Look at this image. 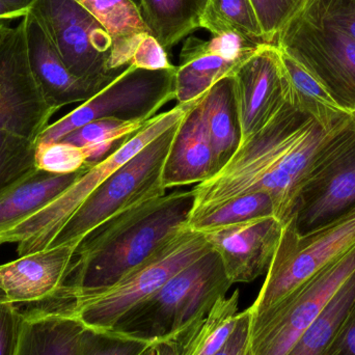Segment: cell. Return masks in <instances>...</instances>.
<instances>
[{
    "label": "cell",
    "mask_w": 355,
    "mask_h": 355,
    "mask_svg": "<svg viewBox=\"0 0 355 355\" xmlns=\"http://www.w3.org/2000/svg\"><path fill=\"white\" fill-rule=\"evenodd\" d=\"M352 120V116L327 130L287 102L261 130L240 144L218 173L192 188L190 217L237 196L264 192L272 200L275 216L285 225L319 151Z\"/></svg>",
    "instance_id": "6da1fadb"
},
{
    "label": "cell",
    "mask_w": 355,
    "mask_h": 355,
    "mask_svg": "<svg viewBox=\"0 0 355 355\" xmlns=\"http://www.w3.org/2000/svg\"><path fill=\"white\" fill-rule=\"evenodd\" d=\"M193 190L175 191L131 207L77 246L62 293L78 295L114 285L188 227Z\"/></svg>",
    "instance_id": "7a4b0ae2"
},
{
    "label": "cell",
    "mask_w": 355,
    "mask_h": 355,
    "mask_svg": "<svg viewBox=\"0 0 355 355\" xmlns=\"http://www.w3.org/2000/svg\"><path fill=\"white\" fill-rule=\"evenodd\" d=\"M232 285L220 257L210 250L133 306L110 331L153 344L170 339L205 318Z\"/></svg>",
    "instance_id": "3957f363"
},
{
    "label": "cell",
    "mask_w": 355,
    "mask_h": 355,
    "mask_svg": "<svg viewBox=\"0 0 355 355\" xmlns=\"http://www.w3.org/2000/svg\"><path fill=\"white\" fill-rule=\"evenodd\" d=\"M210 250L202 232L187 227L114 285L64 296L68 302L62 310L75 315L85 327L110 331L133 306L153 295L171 277Z\"/></svg>",
    "instance_id": "277c9868"
},
{
    "label": "cell",
    "mask_w": 355,
    "mask_h": 355,
    "mask_svg": "<svg viewBox=\"0 0 355 355\" xmlns=\"http://www.w3.org/2000/svg\"><path fill=\"white\" fill-rule=\"evenodd\" d=\"M192 102L177 104L168 112H162L148 121L135 135L107 158L96 166H89L68 189L47 206L27 217L15 227L0 234V245L16 243L19 257L41 252L49 248L56 234L83 202L112 173L135 157L151 141L172 128L185 116Z\"/></svg>",
    "instance_id": "5b68a950"
},
{
    "label": "cell",
    "mask_w": 355,
    "mask_h": 355,
    "mask_svg": "<svg viewBox=\"0 0 355 355\" xmlns=\"http://www.w3.org/2000/svg\"><path fill=\"white\" fill-rule=\"evenodd\" d=\"M181 121L96 188L56 234L48 248H77L89 233L114 215L164 196L166 189L162 185V171Z\"/></svg>",
    "instance_id": "8992f818"
},
{
    "label": "cell",
    "mask_w": 355,
    "mask_h": 355,
    "mask_svg": "<svg viewBox=\"0 0 355 355\" xmlns=\"http://www.w3.org/2000/svg\"><path fill=\"white\" fill-rule=\"evenodd\" d=\"M355 245V207L337 220L300 234L291 220L283 227L266 279L250 306L261 314Z\"/></svg>",
    "instance_id": "52a82bcc"
},
{
    "label": "cell",
    "mask_w": 355,
    "mask_h": 355,
    "mask_svg": "<svg viewBox=\"0 0 355 355\" xmlns=\"http://www.w3.org/2000/svg\"><path fill=\"white\" fill-rule=\"evenodd\" d=\"M355 271V245L277 304L252 315V355H287Z\"/></svg>",
    "instance_id": "ba28073f"
},
{
    "label": "cell",
    "mask_w": 355,
    "mask_h": 355,
    "mask_svg": "<svg viewBox=\"0 0 355 355\" xmlns=\"http://www.w3.org/2000/svg\"><path fill=\"white\" fill-rule=\"evenodd\" d=\"M176 68L145 70L130 64L107 87L52 123L37 144L62 141L69 133L98 120L146 123L175 99Z\"/></svg>",
    "instance_id": "9c48e42d"
},
{
    "label": "cell",
    "mask_w": 355,
    "mask_h": 355,
    "mask_svg": "<svg viewBox=\"0 0 355 355\" xmlns=\"http://www.w3.org/2000/svg\"><path fill=\"white\" fill-rule=\"evenodd\" d=\"M354 207L355 124L352 120L319 151L302 182L290 220L298 233H308L337 220Z\"/></svg>",
    "instance_id": "30bf717a"
},
{
    "label": "cell",
    "mask_w": 355,
    "mask_h": 355,
    "mask_svg": "<svg viewBox=\"0 0 355 355\" xmlns=\"http://www.w3.org/2000/svg\"><path fill=\"white\" fill-rule=\"evenodd\" d=\"M31 12L75 76L110 83L126 70H112V37L77 0H37Z\"/></svg>",
    "instance_id": "8fae6325"
},
{
    "label": "cell",
    "mask_w": 355,
    "mask_h": 355,
    "mask_svg": "<svg viewBox=\"0 0 355 355\" xmlns=\"http://www.w3.org/2000/svg\"><path fill=\"white\" fill-rule=\"evenodd\" d=\"M275 45L300 62L348 112H355V41L300 12L282 29Z\"/></svg>",
    "instance_id": "7c38bea8"
},
{
    "label": "cell",
    "mask_w": 355,
    "mask_h": 355,
    "mask_svg": "<svg viewBox=\"0 0 355 355\" xmlns=\"http://www.w3.org/2000/svg\"><path fill=\"white\" fill-rule=\"evenodd\" d=\"M58 110L48 103L33 78L21 20L0 43V130L37 144Z\"/></svg>",
    "instance_id": "4fadbf2b"
},
{
    "label": "cell",
    "mask_w": 355,
    "mask_h": 355,
    "mask_svg": "<svg viewBox=\"0 0 355 355\" xmlns=\"http://www.w3.org/2000/svg\"><path fill=\"white\" fill-rule=\"evenodd\" d=\"M240 144L263 128L287 103V78L281 51L261 45L233 74Z\"/></svg>",
    "instance_id": "5bb4252c"
},
{
    "label": "cell",
    "mask_w": 355,
    "mask_h": 355,
    "mask_svg": "<svg viewBox=\"0 0 355 355\" xmlns=\"http://www.w3.org/2000/svg\"><path fill=\"white\" fill-rule=\"evenodd\" d=\"M260 46L236 35H213L209 41L186 40L175 77L178 104L184 105L202 97L215 83L233 75Z\"/></svg>",
    "instance_id": "9a60e30c"
},
{
    "label": "cell",
    "mask_w": 355,
    "mask_h": 355,
    "mask_svg": "<svg viewBox=\"0 0 355 355\" xmlns=\"http://www.w3.org/2000/svg\"><path fill=\"white\" fill-rule=\"evenodd\" d=\"M283 227L277 217L267 216L202 233L220 257L232 284L252 283L268 271Z\"/></svg>",
    "instance_id": "2e32d148"
},
{
    "label": "cell",
    "mask_w": 355,
    "mask_h": 355,
    "mask_svg": "<svg viewBox=\"0 0 355 355\" xmlns=\"http://www.w3.org/2000/svg\"><path fill=\"white\" fill-rule=\"evenodd\" d=\"M76 248L55 246L0 265V290L8 302L35 304L53 298L66 285Z\"/></svg>",
    "instance_id": "e0dca14e"
},
{
    "label": "cell",
    "mask_w": 355,
    "mask_h": 355,
    "mask_svg": "<svg viewBox=\"0 0 355 355\" xmlns=\"http://www.w3.org/2000/svg\"><path fill=\"white\" fill-rule=\"evenodd\" d=\"M22 21L31 73L52 107L60 110L70 104L83 103L110 85L75 76L62 62L37 18L29 12Z\"/></svg>",
    "instance_id": "ac0fdd59"
},
{
    "label": "cell",
    "mask_w": 355,
    "mask_h": 355,
    "mask_svg": "<svg viewBox=\"0 0 355 355\" xmlns=\"http://www.w3.org/2000/svg\"><path fill=\"white\" fill-rule=\"evenodd\" d=\"M216 174L200 97L180 123L162 171L166 189L202 183Z\"/></svg>",
    "instance_id": "d6986e66"
},
{
    "label": "cell",
    "mask_w": 355,
    "mask_h": 355,
    "mask_svg": "<svg viewBox=\"0 0 355 355\" xmlns=\"http://www.w3.org/2000/svg\"><path fill=\"white\" fill-rule=\"evenodd\" d=\"M35 304L23 313L15 355H80L83 322L58 306Z\"/></svg>",
    "instance_id": "ffe728a7"
},
{
    "label": "cell",
    "mask_w": 355,
    "mask_h": 355,
    "mask_svg": "<svg viewBox=\"0 0 355 355\" xmlns=\"http://www.w3.org/2000/svg\"><path fill=\"white\" fill-rule=\"evenodd\" d=\"M89 168L56 175L35 168L0 196V234L20 223L55 200Z\"/></svg>",
    "instance_id": "44dd1931"
},
{
    "label": "cell",
    "mask_w": 355,
    "mask_h": 355,
    "mask_svg": "<svg viewBox=\"0 0 355 355\" xmlns=\"http://www.w3.org/2000/svg\"><path fill=\"white\" fill-rule=\"evenodd\" d=\"M105 28L114 42L112 68L125 70L141 42L151 35L132 0H77Z\"/></svg>",
    "instance_id": "7402d4cb"
},
{
    "label": "cell",
    "mask_w": 355,
    "mask_h": 355,
    "mask_svg": "<svg viewBox=\"0 0 355 355\" xmlns=\"http://www.w3.org/2000/svg\"><path fill=\"white\" fill-rule=\"evenodd\" d=\"M281 58L287 78V102L290 105L314 119L327 130L352 118V112L342 107L308 69L283 51Z\"/></svg>",
    "instance_id": "603a6c76"
},
{
    "label": "cell",
    "mask_w": 355,
    "mask_h": 355,
    "mask_svg": "<svg viewBox=\"0 0 355 355\" xmlns=\"http://www.w3.org/2000/svg\"><path fill=\"white\" fill-rule=\"evenodd\" d=\"M200 104L218 173L233 157L241 141L233 75L215 83L200 97Z\"/></svg>",
    "instance_id": "cb8c5ba5"
},
{
    "label": "cell",
    "mask_w": 355,
    "mask_h": 355,
    "mask_svg": "<svg viewBox=\"0 0 355 355\" xmlns=\"http://www.w3.org/2000/svg\"><path fill=\"white\" fill-rule=\"evenodd\" d=\"M151 35L166 50L200 28L208 0H139Z\"/></svg>",
    "instance_id": "d4e9b609"
},
{
    "label": "cell",
    "mask_w": 355,
    "mask_h": 355,
    "mask_svg": "<svg viewBox=\"0 0 355 355\" xmlns=\"http://www.w3.org/2000/svg\"><path fill=\"white\" fill-rule=\"evenodd\" d=\"M240 291L221 298L202 320L177 334L184 355H215L225 345L238 320Z\"/></svg>",
    "instance_id": "484cf974"
},
{
    "label": "cell",
    "mask_w": 355,
    "mask_h": 355,
    "mask_svg": "<svg viewBox=\"0 0 355 355\" xmlns=\"http://www.w3.org/2000/svg\"><path fill=\"white\" fill-rule=\"evenodd\" d=\"M200 27L212 35H236L257 45L267 44L250 0H208Z\"/></svg>",
    "instance_id": "4316f807"
},
{
    "label": "cell",
    "mask_w": 355,
    "mask_h": 355,
    "mask_svg": "<svg viewBox=\"0 0 355 355\" xmlns=\"http://www.w3.org/2000/svg\"><path fill=\"white\" fill-rule=\"evenodd\" d=\"M355 300V271L287 355H322Z\"/></svg>",
    "instance_id": "83f0119b"
},
{
    "label": "cell",
    "mask_w": 355,
    "mask_h": 355,
    "mask_svg": "<svg viewBox=\"0 0 355 355\" xmlns=\"http://www.w3.org/2000/svg\"><path fill=\"white\" fill-rule=\"evenodd\" d=\"M267 216H275L272 200L264 192H257L237 196L190 217L188 227L193 231L205 232Z\"/></svg>",
    "instance_id": "f1b7e54d"
},
{
    "label": "cell",
    "mask_w": 355,
    "mask_h": 355,
    "mask_svg": "<svg viewBox=\"0 0 355 355\" xmlns=\"http://www.w3.org/2000/svg\"><path fill=\"white\" fill-rule=\"evenodd\" d=\"M35 144L0 130V196L35 170Z\"/></svg>",
    "instance_id": "f546056e"
},
{
    "label": "cell",
    "mask_w": 355,
    "mask_h": 355,
    "mask_svg": "<svg viewBox=\"0 0 355 355\" xmlns=\"http://www.w3.org/2000/svg\"><path fill=\"white\" fill-rule=\"evenodd\" d=\"M154 344L112 331L85 327L81 336L80 355H145Z\"/></svg>",
    "instance_id": "4dcf8cb0"
},
{
    "label": "cell",
    "mask_w": 355,
    "mask_h": 355,
    "mask_svg": "<svg viewBox=\"0 0 355 355\" xmlns=\"http://www.w3.org/2000/svg\"><path fill=\"white\" fill-rule=\"evenodd\" d=\"M35 168L56 175L78 172L87 166V153L83 148L62 141L35 144Z\"/></svg>",
    "instance_id": "1f68e13d"
},
{
    "label": "cell",
    "mask_w": 355,
    "mask_h": 355,
    "mask_svg": "<svg viewBox=\"0 0 355 355\" xmlns=\"http://www.w3.org/2000/svg\"><path fill=\"white\" fill-rule=\"evenodd\" d=\"M146 123L127 122L114 119L94 121L69 133L62 141L79 148L116 143L135 135Z\"/></svg>",
    "instance_id": "d6a6232c"
},
{
    "label": "cell",
    "mask_w": 355,
    "mask_h": 355,
    "mask_svg": "<svg viewBox=\"0 0 355 355\" xmlns=\"http://www.w3.org/2000/svg\"><path fill=\"white\" fill-rule=\"evenodd\" d=\"M300 12L342 31L355 41V0H306Z\"/></svg>",
    "instance_id": "836d02e7"
},
{
    "label": "cell",
    "mask_w": 355,
    "mask_h": 355,
    "mask_svg": "<svg viewBox=\"0 0 355 355\" xmlns=\"http://www.w3.org/2000/svg\"><path fill=\"white\" fill-rule=\"evenodd\" d=\"M267 44H275L287 23L302 10L306 0H250Z\"/></svg>",
    "instance_id": "e575fe53"
},
{
    "label": "cell",
    "mask_w": 355,
    "mask_h": 355,
    "mask_svg": "<svg viewBox=\"0 0 355 355\" xmlns=\"http://www.w3.org/2000/svg\"><path fill=\"white\" fill-rule=\"evenodd\" d=\"M12 302H0V355L16 354L23 313Z\"/></svg>",
    "instance_id": "d590c367"
},
{
    "label": "cell",
    "mask_w": 355,
    "mask_h": 355,
    "mask_svg": "<svg viewBox=\"0 0 355 355\" xmlns=\"http://www.w3.org/2000/svg\"><path fill=\"white\" fill-rule=\"evenodd\" d=\"M131 64L145 70H168L176 68L168 60L166 50L152 35H148L139 44Z\"/></svg>",
    "instance_id": "8d00e7d4"
},
{
    "label": "cell",
    "mask_w": 355,
    "mask_h": 355,
    "mask_svg": "<svg viewBox=\"0 0 355 355\" xmlns=\"http://www.w3.org/2000/svg\"><path fill=\"white\" fill-rule=\"evenodd\" d=\"M322 355H355V300Z\"/></svg>",
    "instance_id": "74e56055"
},
{
    "label": "cell",
    "mask_w": 355,
    "mask_h": 355,
    "mask_svg": "<svg viewBox=\"0 0 355 355\" xmlns=\"http://www.w3.org/2000/svg\"><path fill=\"white\" fill-rule=\"evenodd\" d=\"M252 320V313L250 308L239 313L233 334L215 355H243L250 345Z\"/></svg>",
    "instance_id": "f35d334b"
},
{
    "label": "cell",
    "mask_w": 355,
    "mask_h": 355,
    "mask_svg": "<svg viewBox=\"0 0 355 355\" xmlns=\"http://www.w3.org/2000/svg\"><path fill=\"white\" fill-rule=\"evenodd\" d=\"M156 355H184L183 347L177 336L154 344Z\"/></svg>",
    "instance_id": "ab89813d"
},
{
    "label": "cell",
    "mask_w": 355,
    "mask_h": 355,
    "mask_svg": "<svg viewBox=\"0 0 355 355\" xmlns=\"http://www.w3.org/2000/svg\"><path fill=\"white\" fill-rule=\"evenodd\" d=\"M37 0H2L6 8L17 17L22 19L27 12H31Z\"/></svg>",
    "instance_id": "60d3db41"
},
{
    "label": "cell",
    "mask_w": 355,
    "mask_h": 355,
    "mask_svg": "<svg viewBox=\"0 0 355 355\" xmlns=\"http://www.w3.org/2000/svg\"><path fill=\"white\" fill-rule=\"evenodd\" d=\"M14 19H18L8 8L6 4L0 0V20L10 21Z\"/></svg>",
    "instance_id": "b9f144b4"
},
{
    "label": "cell",
    "mask_w": 355,
    "mask_h": 355,
    "mask_svg": "<svg viewBox=\"0 0 355 355\" xmlns=\"http://www.w3.org/2000/svg\"><path fill=\"white\" fill-rule=\"evenodd\" d=\"M8 21L0 20V43H1L2 40L6 37V33H8V29L10 28V25H8Z\"/></svg>",
    "instance_id": "7bdbcfd3"
},
{
    "label": "cell",
    "mask_w": 355,
    "mask_h": 355,
    "mask_svg": "<svg viewBox=\"0 0 355 355\" xmlns=\"http://www.w3.org/2000/svg\"><path fill=\"white\" fill-rule=\"evenodd\" d=\"M8 302V300H6V296L4 295L3 292H2L1 290H0V302Z\"/></svg>",
    "instance_id": "ee69618b"
},
{
    "label": "cell",
    "mask_w": 355,
    "mask_h": 355,
    "mask_svg": "<svg viewBox=\"0 0 355 355\" xmlns=\"http://www.w3.org/2000/svg\"><path fill=\"white\" fill-rule=\"evenodd\" d=\"M145 355H156L155 348L153 347L150 348L149 350H148L147 354Z\"/></svg>",
    "instance_id": "f6af8a7d"
},
{
    "label": "cell",
    "mask_w": 355,
    "mask_h": 355,
    "mask_svg": "<svg viewBox=\"0 0 355 355\" xmlns=\"http://www.w3.org/2000/svg\"><path fill=\"white\" fill-rule=\"evenodd\" d=\"M243 355H252V349H250V345H248V349L245 350V352H244Z\"/></svg>",
    "instance_id": "bcb514c9"
},
{
    "label": "cell",
    "mask_w": 355,
    "mask_h": 355,
    "mask_svg": "<svg viewBox=\"0 0 355 355\" xmlns=\"http://www.w3.org/2000/svg\"><path fill=\"white\" fill-rule=\"evenodd\" d=\"M352 121H354V123L355 124V112H354V114H352Z\"/></svg>",
    "instance_id": "7dc6e473"
}]
</instances>
